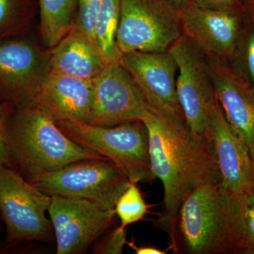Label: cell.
I'll return each mask as SVG.
<instances>
[{
  "label": "cell",
  "mask_w": 254,
  "mask_h": 254,
  "mask_svg": "<svg viewBox=\"0 0 254 254\" xmlns=\"http://www.w3.org/2000/svg\"><path fill=\"white\" fill-rule=\"evenodd\" d=\"M144 123L149 136L150 165L163 186L162 210L153 224L173 245L177 214L182 201L196 187L220 183L216 161L207 137L195 135L185 120L155 110Z\"/></svg>",
  "instance_id": "cell-1"
},
{
  "label": "cell",
  "mask_w": 254,
  "mask_h": 254,
  "mask_svg": "<svg viewBox=\"0 0 254 254\" xmlns=\"http://www.w3.org/2000/svg\"><path fill=\"white\" fill-rule=\"evenodd\" d=\"M243 198L223 190L220 183L196 187L185 197L177 214L174 253H247Z\"/></svg>",
  "instance_id": "cell-2"
},
{
  "label": "cell",
  "mask_w": 254,
  "mask_h": 254,
  "mask_svg": "<svg viewBox=\"0 0 254 254\" xmlns=\"http://www.w3.org/2000/svg\"><path fill=\"white\" fill-rule=\"evenodd\" d=\"M7 138L15 168L30 183L43 174L79 160H108L70 139L51 115L35 105L14 110Z\"/></svg>",
  "instance_id": "cell-3"
},
{
  "label": "cell",
  "mask_w": 254,
  "mask_h": 254,
  "mask_svg": "<svg viewBox=\"0 0 254 254\" xmlns=\"http://www.w3.org/2000/svg\"><path fill=\"white\" fill-rule=\"evenodd\" d=\"M51 195L36 188L14 169L0 164V214L6 237L0 254L28 250L33 242L55 243L54 228L46 216Z\"/></svg>",
  "instance_id": "cell-4"
},
{
  "label": "cell",
  "mask_w": 254,
  "mask_h": 254,
  "mask_svg": "<svg viewBox=\"0 0 254 254\" xmlns=\"http://www.w3.org/2000/svg\"><path fill=\"white\" fill-rule=\"evenodd\" d=\"M55 122L75 143L120 167L130 181L150 182L155 178L150 165L149 136L143 122H130L112 127L72 120Z\"/></svg>",
  "instance_id": "cell-5"
},
{
  "label": "cell",
  "mask_w": 254,
  "mask_h": 254,
  "mask_svg": "<svg viewBox=\"0 0 254 254\" xmlns=\"http://www.w3.org/2000/svg\"><path fill=\"white\" fill-rule=\"evenodd\" d=\"M31 183L46 194L86 199L114 210L130 180L109 160H83L43 174Z\"/></svg>",
  "instance_id": "cell-6"
},
{
  "label": "cell",
  "mask_w": 254,
  "mask_h": 254,
  "mask_svg": "<svg viewBox=\"0 0 254 254\" xmlns=\"http://www.w3.org/2000/svg\"><path fill=\"white\" fill-rule=\"evenodd\" d=\"M182 36L181 12L165 0H121L117 43L122 55L164 53Z\"/></svg>",
  "instance_id": "cell-7"
},
{
  "label": "cell",
  "mask_w": 254,
  "mask_h": 254,
  "mask_svg": "<svg viewBox=\"0 0 254 254\" xmlns=\"http://www.w3.org/2000/svg\"><path fill=\"white\" fill-rule=\"evenodd\" d=\"M168 51L178 67L177 93L185 123L194 134L206 137L217 100L206 58L185 35Z\"/></svg>",
  "instance_id": "cell-8"
},
{
  "label": "cell",
  "mask_w": 254,
  "mask_h": 254,
  "mask_svg": "<svg viewBox=\"0 0 254 254\" xmlns=\"http://www.w3.org/2000/svg\"><path fill=\"white\" fill-rule=\"evenodd\" d=\"M50 72V50L25 36L0 41V103L30 106Z\"/></svg>",
  "instance_id": "cell-9"
},
{
  "label": "cell",
  "mask_w": 254,
  "mask_h": 254,
  "mask_svg": "<svg viewBox=\"0 0 254 254\" xmlns=\"http://www.w3.org/2000/svg\"><path fill=\"white\" fill-rule=\"evenodd\" d=\"M93 105L88 124L112 127L144 122L155 113L131 75L121 63L108 64L93 80Z\"/></svg>",
  "instance_id": "cell-10"
},
{
  "label": "cell",
  "mask_w": 254,
  "mask_h": 254,
  "mask_svg": "<svg viewBox=\"0 0 254 254\" xmlns=\"http://www.w3.org/2000/svg\"><path fill=\"white\" fill-rule=\"evenodd\" d=\"M51 197L48 213L54 228L58 254L86 253L115 223V210H104L86 199Z\"/></svg>",
  "instance_id": "cell-11"
},
{
  "label": "cell",
  "mask_w": 254,
  "mask_h": 254,
  "mask_svg": "<svg viewBox=\"0 0 254 254\" xmlns=\"http://www.w3.org/2000/svg\"><path fill=\"white\" fill-rule=\"evenodd\" d=\"M220 175V185L237 198L254 190V160L247 145L228 123L218 98L206 134Z\"/></svg>",
  "instance_id": "cell-12"
},
{
  "label": "cell",
  "mask_w": 254,
  "mask_h": 254,
  "mask_svg": "<svg viewBox=\"0 0 254 254\" xmlns=\"http://www.w3.org/2000/svg\"><path fill=\"white\" fill-rule=\"evenodd\" d=\"M121 64L153 109L167 116L185 120L177 93L178 67L170 52L125 53Z\"/></svg>",
  "instance_id": "cell-13"
},
{
  "label": "cell",
  "mask_w": 254,
  "mask_h": 254,
  "mask_svg": "<svg viewBox=\"0 0 254 254\" xmlns=\"http://www.w3.org/2000/svg\"><path fill=\"white\" fill-rule=\"evenodd\" d=\"M245 12L210 9L191 1L181 11L183 35L205 56L229 64Z\"/></svg>",
  "instance_id": "cell-14"
},
{
  "label": "cell",
  "mask_w": 254,
  "mask_h": 254,
  "mask_svg": "<svg viewBox=\"0 0 254 254\" xmlns=\"http://www.w3.org/2000/svg\"><path fill=\"white\" fill-rule=\"evenodd\" d=\"M205 58L225 118L254 160V86L228 63Z\"/></svg>",
  "instance_id": "cell-15"
},
{
  "label": "cell",
  "mask_w": 254,
  "mask_h": 254,
  "mask_svg": "<svg viewBox=\"0 0 254 254\" xmlns=\"http://www.w3.org/2000/svg\"><path fill=\"white\" fill-rule=\"evenodd\" d=\"M93 80L49 72L31 105L57 120L88 123L93 105Z\"/></svg>",
  "instance_id": "cell-16"
},
{
  "label": "cell",
  "mask_w": 254,
  "mask_h": 254,
  "mask_svg": "<svg viewBox=\"0 0 254 254\" xmlns=\"http://www.w3.org/2000/svg\"><path fill=\"white\" fill-rule=\"evenodd\" d=\"M108 64L93 40L73 25L67 34L50 49V72L94 80Z\"/></svg>",
  "instance_id": "cell-17"
},
{
  "label": "cell",
  "mask_w": 254,
  "mask_h": 254,
  "mask_svg": "<svg viewBox=\"0 0 254 254\" xmlns=\"http://www.w3.org/2000/svg\"><path fill=\"white\" fill-rule=\"evenodd\" d=\"M38 5L42 40L52 49L76 22L77 0H38Z\"/></svg>",
  "instance_id": "cell-18"
},
{
  "label": "cell",
  "mask_w": 254,
  "mask_h": 254,
  "mask_svg": "<svg viewBox=\"0 0 254 254\" xmlns=\"http://www.w3.org/2000/svg\"><path fill=\"white\" fill-rule=\"evenodd\" d=\"M121 0H103L96 18L95 40L108 64L121 63L117 34L120 21Z\"/></svg>",
  "instance_id": "cell-19"
},
{
  "label": "cell",
  "mask_w": 254,
  "mask_h": 254,
  "mask_svg": "<svg viewBox=\"0 0 254 254\" xmlns=\"http://www.w3.org/2000/svg\"><path fill=\"white\" fill-rule=\"evenodd\" d=\"M38 11V0H0V41L28 34Z\"/></svg>",
  "instance_id": "cell-20"
},
{
  "label": "cell",
  "mask_w": 254,
  "mask_h": 254,
  "mask_svg": "<svg viewBox=\"0 0 254 254\" xmlns=\"http://www.w3.org/2000/svg\"><path fill=\"white\" fill-rule=\"evenodd\" d=\"M229 64L254 86V13L246 10L236 48Z\"/></svg>",
  "instance_id": "cell-21"
},
{
  "label": "cell",
  "mask_w": 254,
  "mask_h": 254,
  "mask_svg": "<svg viewBox=\"0 0 254 254\" xmlns=\"http://www.w3.org/2000/svg\"><path fill=\"white\" fill-rule=\"evenodd\" d=\"M136 182L130 181L126 190L115 203V214L120 218V225L126 227L143 220L148 212L149 205L145 203Z\"/></svg>",
  "instance_id": "cell-22"
},
{
  "label": "cell",
  "mask_w": 254,
  "mask_h": 254,
  "mask_svg": "<svg viewBox=\"0 0 254 254\" xmlns=\"http://www.w3.org/2000/svg\"><path fill=\"white\" fill-rule=\"evenodd\" d=\"M102 1L103 0H77V13L75 24L95 43V22Z\"/></svg>",
  "instance_id": "cell-23"
},
{
  "label": "cell",
  "mask_w": 254,
  "mask_h": 254,
  "mask_svg": "<svg viewBox=\"0 0 254 254\" xmlns=\"http://www.w3.org/2000/svg\"><path fill=\"white\" fill-rule=\"evenodd\" d=\"M15 109L11 103H0V164L16 170L7 138L8 123Z\"/></svg>",
  "instance_id": "cell-24"
},
{
  "label": "cell",
  "mask_w": 254,
  "mask_h": 254,
  "mask_svg": "<svg viewBox=\"0 0 254 254\" xmlns=\"http://www.w3.org/2000/svg\"><path fill=\"white\" fill-rule=\"evenodd\" d=\"M127 231L121 225L108 232L95 246L93 254H121L124 247L127 245Z\"/></svg>",
  "instance_id": "cell-25"
},
{
  "label": "cell",
  "mask_w": 254,
  "mask_h": 254,
  "mask_svg": "<svg viewBox=\"0 0 254 254\" xmlns=\"http://www.w3.org/2000/svg\"><path fill=\"white\" fill-rule=\"evenodd\" d=\"M192 2L213 9L239 12L245 11L240 0H192Z\"/></svg>",
  "instance_id": "cell-26"
},
{
  "label": "cell",
  "mask_w": 254,
  "mask_h": 254,
  "mask_svg": "<svg viewBox=\"0 0 254 254\" xmlns=\"http://www.w3.org/2000/svg\"><path fill=\"white\" fill-rule=\"evenodd\" d=\"M244 202V201H243ZM244 223L246 240L247 243V253L254 254V213L244 202Z\"/></svg>",
  "instance_id": "cell-27"
},
{
  "label": "cell",
  "mask_w": 254,
  "mask_h": 254,
  "mask_svg": "<svg viewBox=\"0 0 254 254\" xmlns=\"http://www.w3.org/2000/svg\"><path fill=\"white\" fill-rule=\"evenodd\" d=\"M127 245L129 246L132 250L135 251L136 254H165L166 251L159 250L155 247L145 246V247H138L134 243V242H127Z\"/></svg>",
  "instance_id": "cell-28"
},
{
  "label": "cell",
  "mask_w": 254,
  "mask_h": 254,
  "mask_svg": "<svg viewBox=\"0 0 254 254\" xmlns=\"http://www.w3.org/2000/svg\"><path fill=\"white\" fill-rule=\"evenodd\" d=\"M165 1L175 9L181 12L191 2L192 0H165Z\"/></svg>",
  "instance_id": "cell-29"
},
{
  "label": "cell",
  "mask_w": 254,
  "mask_h": 254,
  "mask_svg": "<svg viewBox=\"0 0 254 254\" xmlns=\"http://www.w3.org/2000/svg\"><path fill=\"white\" fill-rule=\"evenodd\" d=\"M243 201L254 213V190L243 197Z\"/></svg>",
  "instance_id": "cell-30"
},
{
  "label": "cell",
  "mask_w": 254,
  "mask_h": 254,
  "mask_svg": "<svg viewBox=\"0 0 254 254\" xmlns=\"http://www.w3.org/2000/svg\"><path fill=\"white\" fill-rule=\"evenodd\" d=\"M247 9L254 13V0H247Z\"/></svg>",
  "instance_id": "cell-31"
},
{
  "label": "cell",
  "mask_w": 254,
  "mask_h": 254,
  "mask_svg": "<svg viewBox=\"0 0 254 254\" xmlns=\"http://www.w3.org/2000/svg\"><path fill=\"white\" fill-rule=\"evenodd\" d=\"M4 222H3L2 219H1V214H0V235L4 232Z\"/></svg>",
  "instance_id": "cell-32"
}]
</instances>
